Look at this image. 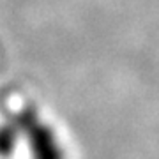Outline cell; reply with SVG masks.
Masks as SVG:
<instances>
[{"mask_svg": "<svg viewBox=\"0 0 159 159\" xmlns=\"http://www.w3.org/2000/svg\"><path fill=\"white\" fill-rule=\"evenodd\" d=\"M21 131V140L29 147L30 159H66L62 140L53 125L46 122L34 104H23L18 110H7Z\"/></svg>", "mask_w": 159, "mask_h": 159, "instance_id": "cell-1", "label": "cell"}, {"mask_svg": "<svg viewBox=\"0 0 159 159\" xmlns=\"http://www.w3.org/2000/svg\"><path fill=\"white\" fill-rule=\"evenodd\" d=\"M20 142H21V131L14 122V119L9 115V111H6L0 122V157H12V154L20 147Z\"/></svg>", "mask_w": 159, "mask_h": 159, "instance_id": "cell-2", "label": "cell"}]
</instances>
